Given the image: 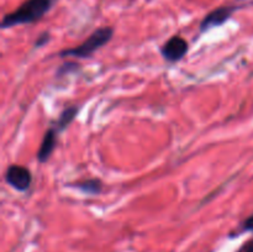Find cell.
I'll return each mask as SVG.
<instances>
[{"label": "cell", "mask_w": 253, "mask_h": 252, "mask_svg": "<svg viewBox=\"0 0 253 252\" xmlns=\"http://www.w3.org/2000/svg\"><path fill=\"white\" fill-rule=\"evenodd\" d=\"M54 0H26L15 11L5 15L1 20V29H10L17 25L32 24L47 14Z\"/></svg>", "instance_id": "cell-1"}, {"label": "cell", "mask_w": 253, "mask_h": 252, "mask_svg": "<svg viewBox=\"0 0 253 252\" xmlns=\"http://www.w3.org/2000/svg\"><path fill=\"white\" fill-rule=\"evenodd\" d=\"M114 35L113 27L104 26L95 30L85 41L82 42L78 46L73 48H67L59 52L61 57H76V58H89L93 53H95L98 49L105 46L111 40Z\"/></svg>", "instance_id": "cell-2"}, {"label": "cell", "mask_w": 253, "mask_h": 252, "mask_svg": "<svg viewBox=\"0 0 253 252\" xmlns=\"http://www.w3.org/2000/svg\"><path fill=\"white\" fill-rule=\"evenodd\" d=\"M5 182L19 192H26L32 183L31 172L24 166L11 165L5 170Z\"/></svg>", "instance_id": "cell-3"}, {"label": "cell", "mask_w": 253, "mask_h": 252, "mask_svg": "<svg viewBox=\"0 0 253 252\" xmlns=\"http://www.w3.org/2000/svg\"><path fill=\"white\" fill-rule=\"evenodd\" d=\"M188 48H189L188 42L183 37L175 35L163 43V46L161 47V54L166 61L177 62L187 54Z\"/></svg>", "instance_id": "cell-4"}, {"label": "cell", "mask_w": 253, "mask_h": 252, "mask_svg": "<svg viewBox=\"0 0 253 252\" xmlns=\"http://www.w3.org/2000/svg\"><path fill=\"white\" fill-rule=\"evenodd\" d=\"M235 10H236V6H220L217 9L212 10L210 14H208L203 19L202 24H200V31L204 32L208 31V30L214 29V27L221 26L232 16Z\"/></svg>", "instance_id": "cell-5"}, {"label": "cell", "mask_w": 253, "mask_h": 252, "mask_svg": "<svg viewBox=\"0 0 253 252\" xmlns=\"http://www.w3.org/2000/svg\"><path fill=\"white\" fill-rule=\"evenodd\" d=\"M58 132L59 131L57 130L56 126L48 127V130L44 132L41 145H40L39 151H37V160L41 163L47 162L52 156V153H53L54 148L57 146V141H58Z\"/></svg>", "instance_id": "cell-6"}, {"label": "cell", "mask_w": 253, "mask_h": 252, "mask_svg": "<svg viewBox=\"0 0 253 252\" xmlns=\"http://www.w3.org/2000/svg\"><path fill=\"white\" fill-rule=\"evenodd\" d=\"M71 187L77 188L81 192H83L84 194L89 195H99L103 190V182L98 178H89V179L81 180V182H77L71 184Z\"/></svg>", "instance_id": "cell-7"}, {"label": "cell", "mask_w": 253, "mask_h": 252, "mask_svg": "<svg viewBox=\"0 0 253 252\" xmlns=\"http://www.w3.org/2000/svg\"><path fill=\"white\" fill-rule=\"evenodd\" d=\"M78 111V106H67L66 109H63V111H62L61 115H59L58 120L56 121V124H54L53 126H56L57 130L61 132V131H63L64 128H67L72 123H73Z\"/></svg>", "instance_id": "cell-8"}, {"label": "cell", "mask_w": 253, "mask_h": 252, "mask_svg": "<svg viewBox=\"0 0 253 252\" xmlns=\"http://www.w3.org/2000/svg\"><path fill=\"white\" fill-rule=\"evenodd\" d=\"M49 41V34L48 32H43L42 35H40L37 41L35 42V47H42L43 44H46Z\"/></svg>", "instance_id": "cell-9"}, {"label": "cell", "mask_w": 253, "mask_h": 252, "mask_svg": "<svg viewBox=\"0 0 253 252\" xmlns=\"http://www.w3.org/2000/svg\"><path fill=\"white\" fill-rule=\"evenodd\" d=\"M244 227L246 230H253V215L252 216H250L249 219L244 222Z\"/></svg>", "instance_id": "cell-10"}, {"label": "cell", "mask_w": 253, "mask_h": 252, "mask_svg": "<svg viewBox=\"0 0 253 252\" xmlns=\"http://www.w3.org/2000/svg\"><path fill=\"white\" fill-rule=\"evenodd\" d=\"M246 252H253V242L251 245H250L249 247H247V250H246Z\"/></svg>", "instance_id": "cell-11"}]
</instances>
